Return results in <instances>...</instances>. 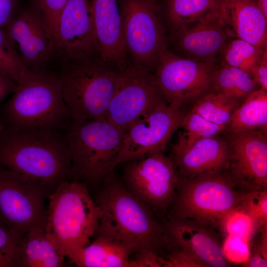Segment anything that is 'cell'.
Returning a JSON list of instances; mask_svg holds the SVG:
<instances>
[{
    "mask_svg": "<svg viewBox=\"0 0 267 267\" xmlns=\"http://www.w3.org/2000/svg\"><path fill=\"white\" fill-rule=\"evenodd\" d=\"M102 181L95 199L100 212L95 235L127 244L136 255L153 253L165 258L168 242L155 213L132 194L113 171Z\"/></svg>",
    "mask_w": 267,
    "mask_h": 267,
    "instance_id": "obj_1",
    "label": "cell"
},
{
    "mask_svg": "<svg viewBox=\"0 0 267 267\" xmlns=\"http://www.w3.org/2000/svg\"><path fill=\"white\" fill-rule=\"evenodd\" d=\"M0 165L36 182L48 197L71 175L65 134L60 130H20L4 125L0 131Z\"/></svg>",
    "mask_w": 267,
    "mask_h": 267,
    "instance_id": "obj_2",
    "label": "cell"
},
{
    "mask_svg": "<svg viewBox=\"0 0 267 267\" xmlns=\"http://www.w3.org/2000/svg\"><path fill=\"white\" fill-rule=\"evenodd\" d=\"M3 105L5 126L20 130H61L71 120L58 75L44 69L29 70Z\"/></svg>",
    "mask_w": 267,
    "mask_h": 267,
    "instance_id": "obj_3",
    "label": "cell"
},
{
    "mask_svg": "<svg viewBox=\"0 0 267 267\" xmlns=\"http://www.w3.org/2000/svg\"><path fill=\"white\" fill-rule=\"evenodd\" d=\"M45 234L70 260L96 234L100 212L84 182L68 180L48 197Z\"/></svg>",
    "mask_w": 267,
    "mask_h": 267,
    "instance_id": "obj_4",
    "label": "cell"
},
{
    "mask_svg": "<svg viewBox=\"0 0 267 267\" xmlns=\"http://www.w3.org/2000/svg\"><path fill=\"white\" fill-rule=\"evenodd\" d=\"M61 61L58 76L71 122L107 120L119 70L96 61L92 55Z\"/></svg>",
    "mask_w": 267,
    "mask_h": 267,
    "instance_id": "obj_5",
    "label": "cell"
},
{
    "mask_svg": "<svg viewBox=\"0 0 267 267\" xmlns=\"http://www.w3.org/2000/svg\"><path fill=\"white\" fill-rule=\"evenodd\" d=\"M178 175L175 198L166 218L194 220L219 232L223 219L239 206L245 191L225 171L195 178Z\"/></svg>",
    "mask_w": 267,
    "mask_h": 267,
    "instance_id": "obj_6",
    "label": "cell"
},
{
    "mask_svg": "<svg viewBox=\"0 0 267 267\" xmlns=\"http://www.w3.org/2000/svg\"><path fill=\"white\" fill-rule=\"evenodd\" d=\"M125 132L107 120L71 122L65 134L71 175L89 183L102 181L114 170Z\"/></svg>",
    "mask_w": 267,
    "mask_h": 267,
    "instance_id": "obj_7",
    "label": "cell"
},
{
    "mask_svg": "<svg viewBox=\"0 0 267 267\" xmlns=\"http://www.w3.org/2000/svg\"><path fill=\"white\" fill-rule=\"evenodd\" d=\"M124 40L133 66L149 71L168 49L157 0H123L120 8Z\"/></svg>",
    "mask_w": 267,
    "mask_h": 267,
    "instance_id": "obj_8",
    "label": "cell"
},
{
    "mask_svg": "<svg viewBox=\"0 0 267 267\" xmlns=\"http://www.w3.org/2000/svg\"><path fill=\"white\" fill-rule=\"evenodd\" d=\"M156 151L126 162L122 182L156 215L164 216L174 201L178 174L170 158Z\"/></svg>",
    "mask_w": 267,
    "mask_h": 267,
    "instance_id": "obj_9",
    "label": "cell"
},
{
    "mask_svg": "<svg viewBox=\"0 0 267 267\" xmlns=\"http://www.w3.org/2000/svg\"><path fill=\"white\" fill-rule=\"evenodd\" d=\"M46 191L36 182L0 165V220L22 236L44 229Z\"/></svg>",
    "mask_w": 267,
    "mask_h": 267,
    "instance_id": "obj_10",
    "label": "cell"
},
{
    "mask_svg": "<svg viewBox=\"0 0 267 267\" xmlns=\"http://www.w3.org/2000/svg\"><path fill=\"white\" fill-rule=\"evenodd\" d=\"M215 67L214 63L181 57L167 49L152 77L165 101L182 109L210 89Z\"/></svg>",
    "mask_w": 267,
    "mask_h": 267,
    "instance_id": "obj_11",
    "label": "cell"
},
{
    "mask_svg": "<svg viewBox=\"0 0 267 267\" xmlns=\"http://www.w3.org/2000/svg\"><path fill=\"white\" fill-rule=\"evenodd\" d=\"M184 114L182 109L163 101L140 117L125 131L113 169L152 152H164L172 135L179 128Z\"/></svg>",
    "mask_w": 267,
    "mask_h": 267,
    "instance_id": "obj_12",
    "label": "cell"
},
{
    "mask_svg": "<svg viewBox=\"0 0 267 267\" xmlns=\"http://www.w3.org/2000/svg\"><path fill=\"white\" fill-rule=\"evenodd\" d=\"M163 101L152 75L128 66L119 71L107 120L126 131L136 120Z\"/></svg>",
    "mask_w": 267,
    "mask_h": 267,
    "instance_id": "obj_13",
    "label": "cell"
},
{
    "mask_svg": "<svg viewBox=\"0 0 267 267\" xmlns=\"http://www.w3.org/2000/svg\"><path fill=\"white\" fill-rule=\"evenodd\" d=\"M229 158L225 171L244 191L267 190V132L254 130L229 133Z\"/></svg>",
    "mask_w": 267,
    "mask_h": 267,
    "instance_id": "obj_14",
    "label": "cell"
},
{
    "mask_svg": "<svg viewBox=\"0 0 267 267\" xmlns=\"http://www.w3.org/2000/svg\"><path fill=\"white\" fill-rule=\"evenodd\" d=\"M4 28L22 64L30 71L43 69L54 52V41L41 12L35 6L24 9Z\"/></svg>",
    "mask_w": 267,
    "mask_h": 267,
    "instance_id": "obj_15",
    "label": "cell"
},
{
    "mask_svg": "<svg viewBox=\"0 0 267 267\" xmlns=\"http://www.w3.org/2000/svg\"><path fill=\"white\" fill-rule=\"evenodd\" d=\"M162 223L168 242V253L176 249L186 251L207 267L230 265L222 250L221 234L215 229L190 219L166 218Z\"/></svg>",
    "mask_w": 267,
    "mask_h": 267,
    "instance_id": "obj_16",
    "label": "cell"
},
{
    "mask_svg": "<svg viewBox=\"0 0 267 267\" xmlns=\"http://www.w3.org/2000/svg\"><path fill=\"white\" fill-rule=\"evenodd\" d=\"M61 59L97 52L90 0H68L59 19L54 52Z\"/></svg>",
    "mask_w": 267,
    "mask_h": 267,
    "instance_id": "obj_17",
    "label": "cell"
},
{
    "mask_svg": "<svg viewBox=\"0 0 267 267\" xmlns=\"http://www.w3.org/2000/svg\"><path fill=\"white\" fill-rule=\"evenodd\" d=\"M231 35L221 8L172 33V38L184 57L215 63Z\"/></svg>",
    "mask_w": 267,
    "mask_h": 267,
    "instance_id": "obj_18",
    "label": "cell"
},
{
    "mask_svg": "<svg viewBox=\"0 0 267 267\" xmlns=\"http://www.w3.org/2000/svg\"><path fill=\"white\" fill-rule=\"evenodd\" d=\"M97 52L106 65L125 68L127 50L117 0H90Z\"/></svg>",
    "mask_w": 267,
    "mask_h": 267,
    "instance_id": "obj_19",
    "label": "cell"
},
{
    "mask_svg": "<svg viewBox=\"0 0 267 267\" xmlns=\"http://www.w3.org/2000/svg\"><path fill=\"white\" fill-rule=\"evenodd\" d=\"M170 158L179 176L195 178L213 175L226 170L229 146L226 138L219 134L201 139L186 150L172 155Z\"/></svg>",
    "mask_w": 267,
    "mask_h": 267,
    "instance_id": "obj_20",
    "label": "cell"
},
{
    "mask_svg": "<svg viewBox=\"0 0 267 267\" xmlns=\"http://www.w3.org/2000/svg\"><path fill=\"white\" fill-rule=\"evenodd\" d=\"M222 13L232 35L267 48V17L257 0H224Z\"/></svg>",
    "mask_w": 267,
    "mask_h": 267,
    "instance_id": "obj_21",
    "label": "cell"
},
{
    "mask_svg": "<svg viewBox=\"0 0 267 267\" xmlns=\"http://www.w3.org/2000/svg\"><path fill=\"white\" fill-rule=\"evenodd\" d=\"M136 253L131 246L100 235L82 248L71 260L80 267H135Z\"/></svg>",
    "mask_w": 267,
    "mask_h": 267,
    "instance_id": "obj_22",
    "label": "cell"
},
{
    "mask_svg": "<svg viewBox=\"0 0 267 267\" xmlns=\"http://www.w3.org/2000/svg\"><path fill=\"white\" fill-rule=\"evenodd\" d=\"M64 258L48 239L44 229H33L23 235L18 267H62Z\"/></svg>",
    "mask_w": 267,
    "mask_h": 267,
    "instance_id": "obj_23",
    "label": "cell"
},
{
    "mask_svg": "<svg viewBox=\"0 0 267 267\" xmlns=\"http://www.w3.org/2000/svg\"><path fill=\"white\" fill-rule=\"evenodd\" d=\"M267 92L257 89L247 95L233 111L225 131L229 133L254 130L267 132Z\"/></svg>",
    "mask_w": 267,
    "mask_h": 267,
    "instance_id": "obj_24",
    "label": "cell"
},
{
    "mask_svg": "<svg viewBox=\"0 0 267 267\" xmlns=\"http://www.w3.org/2000/svg\"><path fill=\"white\" fill-rule=\"evenodd\" d=\"M224 0H167L166 18L172 33L221 9Z\"/></svg>",
    "mask_w": 267,
    "mask_h": 267,
    "instance_id": "obj_25",
    "label": "cell"
},
{
    "mask_svg": "<svg viewBox=\"0 0 267 267\" xmlns=\"http://www.w3.org/2000/svg\"><path fill=\"white\" fill-rule=\"evenodd\" d=\"M257 87L245 72L221 63L215 68L210 89L241 101Z\"/></svg>",
    "mask_w": 267,
    "mask_h": 267,
    "instance_id": "obj_26",
    "label": "cell"
},
{
    "mask_svg": "<svg viewBox=\"0 0 267 267\" xmlns=\"http://www.w3.org/2000/svg\"><path fill=\"white\" fill-rule=\"evenodd\" d=\"M241 101L209 89L192 102L190 111L214 124L227 127Z\"/></svg>",
    "mask_w": 267,
    "mask_h": 267,
    "instance_id": "obj_27",
    "label": "cell"
},
{
    "mask_svg": "<svg viewBox=\"0 0 267 267\" xmlns=\"http://www.w3.org/2000/svg\"><path fill=\"white\" fill-rule=\"evenodd\" d=\"M176 143L172 146V155L179 153L203 138L218 135L226 127L211 123L199 114L189 111L184 113Z\"/></svg>",
    "mask_w": 267,
    "mask_h": 267,
    "instance_id": "obj_28",
    "label": "cell"
},
{
    "mask_svg": "<svg viewBox=\"0 0 267 267\" xmlns=\"http://www.w3.org/2000/svg\"><path fill=\"white\" fill-rule=\"evenodd\" d=\"M265 49L238 38L231 39L220 54L221 63L237 68L251 76L252 71Z\"/></svg>",
    "mask_w": 267,
    "mask_h": 267,
    "instance_id": "obj_29",
    "label": "cell"
},
{
    "mask_svg": "<svg viewBox=\"0 0 267 267\" xmlns=\"http://www.w3.org/2000/svg\"><path fill=\"white\" fill-rule=\"evenodd\" d=\"M219 232L224 237L228 235L239 237L249 244L259 232V227L253 219L239 206L224 217Z\"/></svg>",
    "mask_w": 267,
    "mask_h": 267,
    "instance_id": "obj_30",
    "label": "cell"
},
{
    "mask_svg": "<svg viewBox=\"0 0 267 267\" xmlns=\"http://www.w3.org/2000/svg\"><path fill=\"white\" fill-rule=\"evenodd\" d=\"M29 71L17 57L4 28H0V73L17 84Z\"/></svg>",
    "mask_w": 267,
    "mask_h": 267,
    "instance_id": "obj_31",
    "label": "cell"
},
{
    "mask_svg": "<svg viewBox=\"0 0 267 267\" xmlns=\"http://www.w3.org/2000/svg\"><path fill=\"white\" fill-rule=\"evenodd\" d=\"M239 206L253 219L259 232L267 226V190L245 191Z\"/></svg>",
    "mask_w": 267,
    "mask_h": 267,
    "instance_id": "obj_32",
    "label": "cell"
},
{
    "mask_svg": "<svg viewBox=\"0 0 267 267\" xmlns=\"http://www.w3.org/2000/svg\"><path fill=\"white\" fill-rule=\"evenodd\" d=\"M22 236L10 229L0 220V255L7 261L10 267H18Z\"/></svg>",
    "mask_w": 267,
    "mask_h": 267,
    "instance_id": "obj_33",
    "label": "cell"
},
{
    "mask_svg": "<svg viewBox=\"0 0 267 267\" xmlns=\"http://www.w3.org/2000/svg\"><path fill=\"white\" fill-rule=\"evenodd\" d=\"M68 0H36L35 7L41 12L52 34L56 35L60 14Z\"/></svg>",
    "mask_w": 267,
    "mask_h": 267,
    "instance_id": "obj_34",
    "label": "cell"
},
{
    "mask_svg": "<svg viewBox=\"0 0 267 267\" xmlns=\"http://www.w3.org/2000/svg\"><path fill=\"white\" fill-rule=\"evenodd\" d=\"M249 244L243 239L234 235L224 237L222 241V250L227 260L230 263H244L248 259Z\"/></svg>",
    "mask_w": 267,
    "mask_h": 267,
    "instance_id": "obj_35",
    "label": "cell"
},
{
    "mask_svg": "<svg viewBox=\"0 0 267 267\" xmlns=\"http://www.w3.org/2000/svg\"><path fill=\"white\" fill-rule=\"evenodd\" d=\"M160 264L164 267H207L191 253L178 249L172 250L165 258L160 257Z\"/></svg>",
    "mask_w": 267,
    "mask_h": 267,
    "instance_id": "obj_36",
    "label": "cell"
},
{
    "mask_svg": "<svg viewBox=\"0 0 267 267\" xmlns=\"http://www.w3.org/2000/svg\"><path fill=\"white\" fill-rule=\"evenodd\" d=\"M251 77L260 89L267 90V48L251 73Z\"/></svg>",
    "mask_w": 267,
    "mask_h": 267,
    "instance_id": "obj_37",
    "label": "cell"
},
{
    "mask_svg": "<svg viewBox=\"0 0 267 267\" xmlns=\"http://www.w3.org/2000/svg\"><path fill=\"white\" fill-rule=\"evenodd\" d=\"M17 0H0V28H4L15 15Z\"/></svg>",
    "mask_w": 267,
    "mask_h": 267,
    "instance_id": "obj_38",
    "label": "cell"
},
{
    "mask_svg": "<svg viewBox=\"0 0 267 267\" xmlns=\"http://www.w3.org/2000/svg\"><path fill=\"white\" fill-rule=\"evenodd\" d=\"M17 83L8 77L0 73V102L14 91Z\"/></svg>",
    "mask_w": 267,
    "mask_h": 267,
    "instance_id": "obj_39",
    "label": "cell"
},
{
    "mask_svg": "<svg viewBox=\"0 0 267 267\" xmlns=\"http://www.w3.org/2000/svg\"><path fill=\"white\" fill-rule=\"evenodd\" d=\"M244 267H267V258L264 257L260 252L252 249L247 260L243 263Z\"/></svg>",
    "mask_w": 267,
    "mask_h": 267,
    "instance_id": "obj_40",
    "label": "cell"
},
{
    "mask_svg": "<svg viewBox=\"0 0 267 267\" xmlns=\"http://www.w3.org/2000/svg\"><path fill=\"white\" fill-rule=\"evenodd\" d=\"M257 1L260 9L267 17V0H257Z\"/></svg>",
    "mask_w": 267,
    "mask_h": 267,
    "instance_id": "obj_41",
    "label": "cell"
},
{
    "mask_svg": "<svg viewBox=\"0 0 267 267\" xmlns=\"http://www.w3.org/2000/svg\"><path fill=\"white\" fill-rule=\"evenodd\" d=\"M0 267H10L7 261L0 255Z\"/></svg>",
    "mask_w": 267,
    "mask_h": 267,
    "instance_id": "obj_42",
    "label": "cell"
},
{
    "mask_svg": "<svg viewBox=\"0 0 267 267\" xmlns=\"http://www.w3.org/2000/svg\"><path fill=\"white\" fill-rule=\"evenodd\" d=\"M4 126V124L1 118H0V131L3 128Z\"/></svg>",
    "mask_w": 267,
    "mask_h": 267,
    "instance_id": "obj_43",
    "label": "cell"
}]
</instances>
